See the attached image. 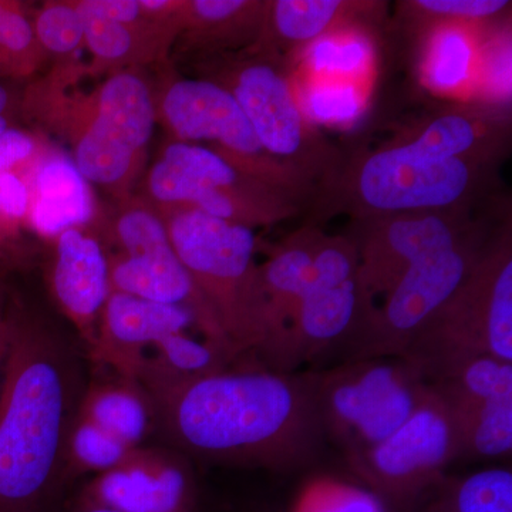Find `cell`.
I'll return each mask as SVG.
<instances>
[{
  "label": "cell",
  "mask_w": 512,
  "mask_h": 512,
  "mask_svg": "<svg viewBox=\"0 0 512 512\" xmlns=\"http://www.w3.org/2000/svg\"><path fill=\"white\" fill-rule=\"evenodd\" d=\"M147 396L174 446L202 460L291 474L328 443L308 372L227 367Z\"/></svg>",
  "instance_id": "6da1fadb"
},
{
  "label": "cell",
  "mask_w": 512,
  "mask_h": 512,
  "mask_svg": "<svg viewBox=\"0 0 512 512\" xmlns=\"http://www.w3.org/2000/svg\"><path fill=\"white\" fill-rule=\"evenodd\" d=\"M76 394L70 350L45 323L10 306L0 380V512H35L49 497Z\"/></svg>",
  "instance_id": "7a4b0ae2"
},
{
  "label": "cell",
  "mask_w": 512,
  "mask_h": 512,
  "mask_svg": "<svg viewBox=\"0 0 512 512\" xmlns=\"http://www.w3.org/2000/svg\"><path fill=\"white\" fill-rule=\"evenodd\" d=\"M76 63H59L20 94V120L33 121L72 147L90 184L127 197L157 123L156 96L134 69L110 74L92 93H69Z\"/></svg>",
  "instance_id": "3957f363"
},
{
  "label": "cell",
  "mask_w": 512,
  "mask_h": 512,
  "mask_svg": "<svg viewBox=\"0 0 512 512\" xmlns=\"http://www.w3.org/2000/svg\"><path fill=\"white\" fill-rule=\"evenodd\" d=\"M497 164L434 160L402 144H384L340 164L313 198L326 214L352 215L353 221L409 212H473L497 184Z\"/></svg>",
  "instance_id": "277c9868"
},
{
  "label": "cell",
  "mask_w": 512,
  "mask_h": 512,
  "mask_svg": "<svg viewBox=\"0 0 512 512\" xmlns=\"http://www.w3.org/2000/svg\"><path fill=\"white\" fill-rule=\"evenodd\" d=\"M154 210L234 352L238 357L247 352L259 355L268 340V313L254 229L190 207Z\"/></svg>",
  "instance_id": "5b68a950"
},
{
  "label": "cell",
  "mask_w": 512,
  "mask_h": 512,
  "mask_svg": "<svg viewBox=\"0 0 512 512\" xmlns=\"http://www.w3.org/2000/svg\"><path fill=\"white\" fill-rule=\"evenodd\" d=\"M481 356L512 363L510 221L491 231L471 274L414 336L402 359L433 384Z\"/></svg>",
  "instance_id": "8992f818"
},
{
  "label": "cell",
  "mask_w": 512,
  "mask_h": 512,
  "mask_svg": "<svg viewBox=\"0 0 512 512\" xmlns=\"http://www.w3.org/2000/svg\"><path fill=\"white\" fill-rule=\"evenodd\" d=\"M200 79L232 94L269 156L319 188L338 170V151L303 116L282 55L258 45L195 62ZM318 191V190H316Z\"/></svg>",
  "instance_id": "52a82bcc"
},
{
  "label": "cell",
  "mask_w": 512,
  "mask_h": 512,
  "mask_svg": "<svg viewBox=\"0 0 512 512\" xmlns=\"http://www.w3.org/2000/svg\"><path fill=\"white\" fill-rule=\"evenodd\" d=\"M308 375L325 439L345 456L382 443L430 389L402 357L349 359Z\"/></svg>",
  "instance_id": "ba28073f"
},
{
  "label": "cell",
  "mask_w": 512,
  "mask_h": 512,
  "mask_svg": "<svg viewBox=\"0 0 512 512\" xmlns=\"http://www.w3.org/2000/svg\"><path fill=\"white\" fill-rule=\"evenodd\" d=\"M154 208L190 207L251 229L296 217L303 202L229 163L202 144L173 141L147 175Z\"/></svg>",
  "instance_id": "9c48e42d"
},
{
  "label": "cell",
  "mask_w": 512,
  "mask_h": 512,
  "mask_svg": "<svg viewBox=\"0 0 512 512\" xmlns=\"http://www.w3.org/2000/svg\"><path fill=\"white\" fill-rule=\"evenodd\" d=\"M157 120L173 134L175 141L210 143L229 163L295 195L302 202L313 201L316 185L288 165L269 156L237 100L224 87L210 80L175 77L156 97Z\"/></svg>",
  "instance_id": "30bf717a"
},
{
  "label": "cell",
  "mask_w": 512,
  "mask_h": 512,
  "mask_svg": "<svg viewBox=\"0 0 512 512\" xmlns=\"http://www.w3.org/2000/svg\"><path fill=\"white\" fill-rule=\"evenodd\" d=\"M111 234L120 249L119 254L107 256L111 291L187 309L205 340L238 359L210 306L175 254L164 221L150 202L123 198Z\"/></svg>",
  "instance_id": "8fae6325"
},
{
  "label": "cell",
  "mask_w": 512,
  "mask_h": 512,
  "mask_svg": "<svg viewBox=\"0 0 512 512\" xmlns=\"http://www.w3.org/2000/svg\"><path fill=\"white\" fill-rule=\"evenodd\" d=\"M345 458L360 484L379 495L392 512H414L460 458L456 424L430 387L399 429L382 443Z\"/></svg>",
  "instance_id": "7c38bea8"
},
{
  "label": "cell",
  "mask_w": 512,
  "mask_h": 512,
  "mask_svg": "<svg viewBox=\"0 0 512 512\" xmlns=\"http://www.w3.org/2000/svg\"><path fill=\"white\" fill-rule=\"evenodd\" d=\"M490 234L480 225L454 247L412 266L360 323L346 345V360L402 357L414 336L464 284Z\"/></svg>",
  "instance_id": "4fadbf2b"
},
{
  "label": "cell",
  "mask_w": 512,
  "mask_h": 512,
  "mask_svg": "<svg viewBox=\"0 0 512 512\" xmlns=\"http://www.w3.org/2000/svg\"><path fill=\"white\" fill-rule=\"evenodd\" d=\"M473 212L434 211L353 221L349 237L359 255L357 282L367 315L412 266L454 247L480 227ZM366 315V316H367Z\"/></svg>",
  "instance_id": "5bb4252c"
},
{
  "label": "cell",
  "mask_w": 512,
  "mask_h": 512,
  "mask_svg": "<svg viewBox=\"0 0 512 512\" xmlns=\"http://www.w3.org/2000/svg\"><path fill=\"white\" fill-rule=\"evenodd\" d=\"M511 117L507 104H460L427 114L406 128L394 143L434 160L497 164L507 157Z\"/></svg>",
  "instance_id": "9a60e30c"
},
{
  "label": "cell",
  "mask_w": 512,
  "mask_h": 512,
  "mask_svg": "<svg viewBox=\"0 0 512 512\" xmlns=\"http://www.w3.org/2000/svg\"><path fill=\"white\" fill-rule=\"evenodd\" d=\"M366 315L357 276L309 293L296 306L281 342L266 359V369L295 373L330 349L348 345Z\"/></svg>",
  "instance_id": "2e32d148"
},
{
  "label": "cell",
  "mask_w": 512,
  "mask_h": 512,
  "mask_svg": "<svg viewBox=\"0 0 512 512\" xmlns=\"http://www.w3.org/2000/svg\"><path fill=\"white\" fill-rule=\"evenodd\" d=\"M191 326L197 328V322L187 309L111 291L101 313L94 356L136 382L146 349Z\"/></svg>",
  "instance_id": "e0dca14e"
},
{
  "label": "cell",
  "mask_w": 512,
  "mask_h": 512,
  "mask_svg": "<svg viewBox=\"0 0 512 512\" xmlns=\"http://www.w3.org/2000/svg\"><path fill=\"white\" fill-rule=\"evenodd\" d=\"M50 286L59 308L93 349L111 293L109 258L99 239L84 228L56 237Z\"/></svg>",
  "instance_id": "ac0fdd59"
},
{
  "label": "cell",
  "mask_w": 512,
  "mask_h": 512,
  "mask_svg": "<svg viewBox=\"0 0 512 512\" xmlns=\"http://www.w3.org/2000/svg\"><path fill=\"white\" fill-rule=\"evenodd\" d=\"M89 503L123 512H197V485L173 458L131 451L97 481Z\"/></svg>",
  "instance_id": "d6986e66"
},
{
  "label": "cell",
  "mask_w": 512,
  "mask_h": 512,
  "mask_svg": "<svg viewBox=\"0 0 512 512\" xmlns=\"http://www.w3.org/2000/svg\"><path fill=\"white\" fill-rule=\"evenodd\" d=\"M28 181V228L39 237H59L72 228H86L97 217L92 184L80 174L72 158L45 150L23 173Z\"/></svg>",
  "instance_id": "ffe728a7"
},
{
  "label": "cell",
  "mask_w": 512,
  "mask_h": 512,
  "mask_svg": "<svg viewBox=\"0 0 512 512\" xmlns=\"http://www.w3.org/2000/svg\"><path fill=\"white\" fill-rule=\"evenodd\" d=\"M386 3L356 0H269L261 45L281 55L305 49L338 30L382 22Z\"/></svg>",
  "instance_id": "44dd1931"
},
{
  "label": "cell",
  "mask_w": 512,
  "mask_h": 512,
  "mask_svg": "<svg viewBox=\"0 0 512 512\" xmlns=\"http://www.w3.org/2000/svg\"><path fill=\"white\" fill-rule=\"evenodd\" d=\"M323 232L308 225L275 245L264 264H259L268 313V340L259 353L264 363L284 336L296 306L311 291L313 265Z\"/></svg>",
  "instance_id": "7402d4cb"
},
{
  "label": "cell",
  "mask_w": 512,
  "mask_h": 512,
  "mask_svg": "<svg viewBox=\"0 0 512 512\" xmlns=\"http://www.w3.org/2000/svg\"><path fill=\"white\" fill-rule=\"evenodd\" d=\"M266 9L265 0H185L180 52L197 62L258 45Z\"/></svg>",
  "instance_id": "603a6c76"
},
{
  "label": "cell",
  "mask_w": 512,
  "mask_h": 512,
  "mask_svg": "<svg viewBox=\"0 0 512 512\" xmlns=\"http://www.w3.org/2000/svg\"><path fill=\"white\" fill-rule=\"evenodd\" d=\"M414 512H512V471L491 467L441 478Z\"/></svg>",
  "instance_id": "cb8c5ba5"
},
{
  "label": "cell",
  "mask_w": 512,
  "mask_h": 512,
  "mask_svg": "<svg viewBox=\"0 0 512 512\" xmlns=\"http://www.w3.org/2000/svg\"><path fill=\"white\" fill-rule=\"evenodd\" d=\"M126 383L93 387L82 403V419L106 431L114 439L133 447L146 436L154 416L153 404L140 390Z\"/></svg>",
  "instance_id": "d4e9b609"
},
{
  "label": "cell",
  "mask_w": 512,
  "mask_h": 512,
  "mask_svg": "<svg viewBox=\"0 0 512 512\" xmlns=\"http://www.w3.org/2000/svg\"><path fill=\"white\" fill-rule=\"evenodd\" d=\"M423 40L424 82L437 92L463 89L473 77L476 40L464 26H441L420 37Z\"/></svg>",
  "instance_id": "484cf974"
},
{
  "label": "cell",
  "mask_w": 512,
  "mask_h": 512,
  "mask_svg": "<svg viewBox=\"0 0 512 512\" xmlns=\"http://www.w3.org/2000/svg\"><path fill=\"white\" fill-rule=\"evenodd\" d=\"M301 55L311 77L357 82L372 66L375 43L369 28L353 26L316 40Z\"/></svg>",
  "instance_id": "4316f807"
},
{
  "label": "cell",
  "mask_w": 512,
  "mask_h": 512,
  "mask_svg": "<svg viewBox=\"0 0 512 512\" xmlns=\"http://www.w3.org/2000/svg\"><path fill=\"white\" fill-rule=\"evenodd\" d=\"M430 387L448 410L512 399V363L493 356L477 357Z\"/></svg>",
  "instance_id": "83f0119b"
},
{
  "label": "cell",
  "mask_w": 512,
  "mask_h": 512,
  "mask_svg": "<svg viewBox=\"0 0 512 512\" xmlns=\"http://www.w3.org/2000/svg\"><path fill=\"white\" fill-rule=\"evenodd\" d=\"M456 424L460 458H500L512 450V399L450 410Z\"/></svg>",
  "instance_id": "f1b7e54d"
},
{
  "label": "cell",
  "mask_w": 512,
  "mask_h": 512,
  "mask_svg": "<svg viewBox=\"0 0 512 512\" xmlns=\"http://www.w3.org/2000/svg\"><path fill=\"white\" fill-rule=\"evenodd\" d=\"M47 62L25 3L0 0V82H26Z\"/></svg>",
  "instance_id": "f546056e"
},
{
  "label": "cell",
  "mask_w": 512,
  "mask_h": 512,
  "mask_svg": "<svg viewBox=\"0 0 512 512\" xmlns=\"http://www.w3.org/2000/svg\"><path fill=\"white\" fill-rule=\"evenodd\" d=\"M397 5L399 18L421 37L441 26L497 25L510 15L512 3L507 0H407Z\"/></svg>",
  "instance_id": "4dcf8cb0"
},
{
  "label": "cell",
  "mask_w": 512,
  "mask_h": 512,
  "mask_svg": "<svg viewBox=\"0 0 512 512\" xmlns=\"http://www.w3.org/2000/svg\"><path fill=\"white\" fill-rule=\"evenodd\" d=\"M295 93L303 116L315 127L348 126L359 119L365 107L359 86L349 80L309 77Z\"/></svg>",
  "instance_id": "1f68e13d"
},
{
  "label": "cell",
  "mask_w": 512,
  "mask_h": 512,
  "mask_svg": "<svg viewBox=\"0 0 512 512\" xmlns=\"http://www.w3.org/2000/svg\"><path fill=\"white\" fill-rule=\"evenodd\" d=\"M33 30L47 56L57 63L73 62L72 57L84 46L83 20L74 2L45 3L32 15Z\"/></svg>",
  "instance_id": "d6a6232c"
},
{
  "label": "cell",
  "mask_w": 512,
  "mask_h": 512,
  "mask_svg": "<svg viewBox=\"0 0 512 512\" xmlns=\"http://www.w3.org/2000/svg\"><path fill=\"white\" fill-rule=\"evenodd\" d=\"M67 443L77 463L93 470L109 471L123 463L133 451L82 417L77 420L73 431H70Z\"/></svg>",
  "instance_id": "836d02e7"
},
{
  "label": "cell",
  "mask_w": 512,
  "mask_h": 512,
  "mask_svg": "<svg viewBox=\"0 0 512 512\" xmlns=\"http://www.w3.org/2000/svg\"><path fill=\"white\" fill-rule=\"evenodd\" d=\"M295 512H392L365 485L329 484L306 495Z\"/></svg>",
  "instance_id": "e575fe53"
},
{
  "label": "cell",
  "mask_w": 512,
  "mask_h": 512,
  "mask_svg": "<svg viewBox=\"0 0 512 512\" xmlns=\"http://www.w3.org/2000/svg\"><path fill=\"white\" fill-rule=\"evenodd\" d=\"M45 150L35 134L19 126L10 127L0 136V175L25 173Z\"/></svg>",
  "instance_id": "d590c367"
},
{
  "label": "cell",
  "mask_w": 512,
  "mask_h": 512,
  "mask_svg": "<svg viewBox=\"0 0 512 512\" xmlns=\"http://www.w3.org/2000/svg\"><path fill=\"white\" fill-rule=\"evenodd\" d=\"M28 228L10 220L0 211V278L16 269L26 268L37 254Z\"/></svg>",
  "instance_id": "8d00e7d4"
},
{
  "label": "cell",
  "mask_w": 512,
  "mask_h": 512,
  "mask_svg": "<svg viewBox=\"0 0 512 512\" xmlns=\"http://www.w3.org/2000/svg\"><path fill=\"white\" fill-rule=\"evenodd\" d=\"M30 207L28 181L22 173L0 175V211L10 220L26 225Z\"/></svg>",
  "instance_id": "74e56055"
},
{
  "label": "cell",
  "mask_w": 512,
  "mask_h": 512,
  "mask_svg": "<svg viewBox=\"0 0 512 512\" xmlns=\"http://www.w3.org/2000/svg\"><path fill=\"white\" fill-rule=\"evenodd\" d=\"M77 8L113 22L134 25L146 19L140 0H79Z\"/></svg>",
  "instance_id": "f35d334b"
},
{
  "label": "cell",
  "mask_w": 512,
  "mask_h": 512,
  "mask_svg": "<svg viewBox=\"0 0 512 512\" xmlns=\"http://www.w3.org/2000/svg\"><path fill=\"white\" fill-rule=\"evenodd\" d=\"M10 339V306L6 301L5 286L0 278V380H2L3 366L8 355Z\"/></svg>",
  "instance_id": "ab89813d"
},
{
  "label": "cell",
  "mask_w": 512,
  "mask_h": 512,
  "mask_svg": "<svg viewBox=\"0 0 512 512\" xmlns=\"http://www.w3.org/2000/svg\"><path fill=\"white\" fill-rule=\"evenodd\" d=\"M20 94L13 83L0 82V116L20 121Z\"/></svg>",
  "instance_id": "60d3db41"
},
{
  "label": "cell",
  "mask_w": 512,
  "mask_h": 512,
  "mask_svg": "<svg viewBox=\"0 0 512 512\" xmlns=\"http://www.w3.org/2000/svg\"><path fill=\"white\" fill-rule=\"evenodd\" d=\"M76 512H123L119 510H114V508L104 507V505L99 504H86L83 508H80L79 511Z\"/></svg>",
  "instance_id": "b9f144b4"
},
{
  "label": "cell",
  "mask_w": 512,
  "mask_h": 512,
  "mask_svg": "<svg viewBox=\"0 0 512 512\" xmlns=\"http://www.w3.org/2000/svg\"><path fill=\"white\" fill-rule=\"evenodd\" d=\"M13 126H19V121L12 119V117L0 116V136Z\"/></svg>",
  "instance_id": "7bdbcfd3"
}]
</instances>
